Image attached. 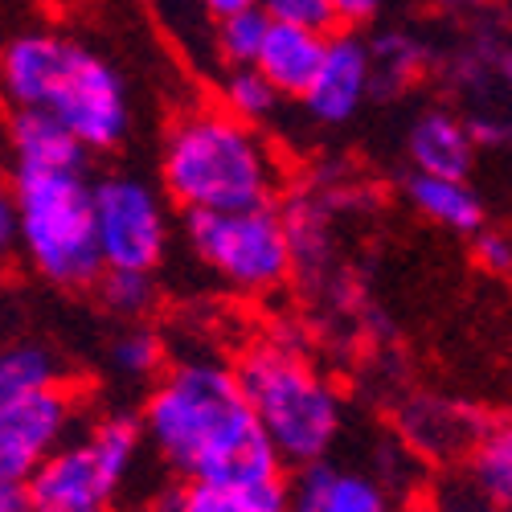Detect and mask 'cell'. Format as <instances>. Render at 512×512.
Here are the masks:
<instances>
[{
	"label": "cell",
	"mask_w": 512,
	"mask_h": 512,
	"mask_svg": "<svg viewBox=\"0 0 512 512\" xmlns=\"http://www.w3.org/2000/svg\"><path fill=\"white\" fill-rule=\"evenodd\" d=\"M406 197L422 218H431L435 226H443L451 234L472 238L484 226V205H480L476 189L467 185V177H439V173H418L414 168L406 181Z\"/></svg>",
	"instance_id": "e0dca14e"
},
{
	"label": "cell",
	"mask_w": 512,
	"mask_h": 512,
	"mask_svg": "<svg viewBox=\"0 0 512 512\" xmlns=\"http://www.w3.org/2000/svg\"><path fill=\"white\" fill-rule=\"evenodd\" d=\"M324 37L328 33H312V29H300V25L271 21L267 33H263V46H259L254 66L271 78V87L283 99H300L308 91L320 58H324Z\"/></svg>",
	"instance_id": "9a60e30c"
},
{
	"label": "cell",
	"mask_w": 512,
	"mask_h": 512,
	"mask_svg": "<svg viewBox=\"0 0 512 512\" xmlns=\"http://www.w3.org/2000/svg\"><path fill=\"white\" fill-rule=\"evenodd\" d=\"M369 95H373L369 46H365V37L340 25L324 37V58L308 82V91L300 95V103L316 123L340 127L365 107Z\"/></svg>",
	"instance_id": "8fae6325"
},
{
	"label": "cell",
	"mask_w": 512,
	"mask_h": 512,
	"mask_svg": "<svg viewBox=\"0 0 512 512\" xmlns=\"http://www.w3.org/2000/svg\"><path fill=\"white\" fill-rule=\"evenodd\" d=\"M291 472L295 480H287V488H291V504L300 512H386L390 508L386 484L377 476L340 467L328 455L291 467Z\"/></svg>",
	"instance_id": "7c38bea8"
},
{
	"label": "cell",
	"mask_w": 512,
	"mask_h": 512,
	"mask_svg": "<svg viewBox=\"0 0 512 512\" xmlns=\"http://www.w3.org/2000/svg\"><path fill=\"white\" fill-rule=\"evenodd\" d=\"M160 185L185 213L263 205L279 193V160L254 123L226 107H201L168 127Z\"/></svg>",
	"instance_id": "3957f363"
},
{
	"label": "cell",
	"mask_w": 512,
	"mask_h": 512,
	"mask_svg": "<svg viewBox=\"0 0 512 512\" xmlns=\"http://www.w3.org/2000/svg\"><path fill=\"white\" fill-rule=\"evenodd\" d=\"M250 5H259V0H201V9L218 21V17H226V13H238V9H250Z\"/></svg>",
	"instance_id": "f546056e"
},
{
	"label": "cell",
	"mask_w": 512,
	"mask_h": 512,
	"mask_svg": "<svg viewBox=\"0 0 512 512\" xmlns=\"http://www.w3.org/2000/svg\"><path fill=\"white\" fill-rule=\"evenodd\" d=\"M218 91H222V107H226L230 115L254 123V127H259L263 119H271L275 107H279V99H283V95L271 87V78H267L259 66H254V62H246V66H226Z\"/></svg>",
	"instance_id": "ffe728a7"
},
{
	"label": "cell",
	"mask_w": 512,
	"mask_h": 512,
	"mask_svg": "<svg viewBox=\"0 0 512 512\" xmlns=\"http://www.w3.org/2000/svg\"><path fill=\"white\" fill-rule=\"evenodd\" d=\"M406 156L418 173L439 177H467L476 164V136L451 107L422 111L406 132Z\"/></svg>",
	"instance_id": "4fadbf2b"
},
{
	"label": "cell",
	"mask_w": 512,
	"mask_h": 512,
	"mask_svg": "<svg viewBox=\"0 0 512 512\" xmlns=\"http://www.w3.org/2000/svg\"><path fill=\"white\" fill-rule=\"evenodd\" d=\"M467 476L476 500L492 508H512V422H492L467 451Z\"/></svg>",
	"instance_id": "d6986e66"
},
{
	"label": "cell",
	"mask_w": 512,
	"mask_h": 512,
	"mask_svg": "<svg viewBox=\"0 0 512 512\" xmlns=\"http://www.w3.org/2000/svg\"><path fill=\"white\" fill-rule=\"evenodd\" d=\"M455 115L467 123L476 144L512 140V46L500 37H472L455 54L451 70Z\"/></svg>",
	"instance_id": "9c48e42d"
},
{
	"label": "cell",
	"mask_w": 512,
	"mask_h": 512,
	"mask_svg": "<svg viewBox=\"0 0 512 512\" xmlns=\"http://www.w3.org/2000/svg\"><path fill=\"white\" fill-rule=\"evenodd\" d=\"M259 9L279 25H300V29H312V33L340 29L332 9H328V0H259Z\"/></svg>",
	"instance_id": "d4e9b609"
},
{
	"label": "cell",
	"mask_w": 512,
	"mask_h": 512,
	"mask_svg": "<svg viewBox=\"0 0 512 512\" xmlns=\"http://www.w3.org/2000/svg\"><path fill=\"white\" fill-rule=\"evenodd\" d=\"M238 386L275 455L291 467L328 455L340 439V398L328 377L283 345H259L238 361Z\"/></svg>",
	"instance_id": "5b68a950"
},
{
	"label": "cell",
	"mask_w": 512,
	"mask_h": 512,
	"mask_svg": "<svg viewBox=\"0 0 512 512\" xmlns=\"http://www.w3.org/2000/svg\"><path fill=\"white\" fill-rule=\"evenodd\" d=\"M365 46H369V70H373V95L377 99L402 95L426 70V62H431V50L422 46V37H414L406 29H386V33L369 37Z\"/></svg>",
	"instance_id": "ac0fdd59"
},
{
	"label": "cell",
	"mask_w": 512,
	"mask_h": 512,
	"mask_svg": "<svg viewBox=\"0 0 512 512\" xmlns=\"http://www.w3.org/2000/svg\"><path fill=\"white\" fill-rule=\"evenodd\" d=\"M0 512H29V492L21 480L0 476Z\"/></svg>",
	"instance_id": "f1b7e54d"
},
{
	"label": "cell",
	"mask_w": 512,
	"mask_h": 512,
	"mask_svg": "<svg viewBox=\"0 0 512 512\" xmlns=\"http://www.w3.org/2000/svg\"><path fill=\"white\" fill-rule=\"evenodd\" d=\"M58 381V361L41 345H9L0 349V406H9L41 386Z\"/></svg>",
	"instance_id": "44dd1931"
},
{
	"label": "cell",
	"mask_w": 512,
	"mask_h": 512,
	"mask_svg": "<svg viewBox=\"0 0 512 512\" xmlns=\"http://www.w3.org/2000/svg\"><path fill=\"white\" fill-rule=\"evenodd\" d=\"M267 25H271V17L259 5L226 13V17H218V29H213V50H218V58L226 66H246V62L259 58Z\"/></svg>",
	"instance_id": "603a6c76"
},
{
	"label": "cell",
	"mask_w": 512,
	"mask_h": 512,
	"mask_svg": "<svg viewBox=\"0 0 512 512\" xmlns=\"http://www.w3.org/2000/svg\"><path fill=\"white\" fill-rule=\"evenodd\" d=\"M17 250V201H13V185L0 181V259H9Z\"/></svg>",
	"instance_id": "4316f807"
},
{
	"label": "cell",
	"mask_w": 512,
	"mask_h": 512,
	"mask_svg": "<svg viewBox=\"0 0 512 512\" xmlns=\"http://www.w3.org/2000/svg\"><path fill=\"white\" fill-rule=\"evenodd\" d=\"M140 422L152 451L181 480L238 488L250 512H283L291 504L287 463L254 422L230 365L181 361L164 369Z\"/></svg>",
	"instance_id": "6da1fadb"
},
{
	"label": "cell",
	"mask_w": 512,
	"mask_h": 512,
	"mask_svg": "<svg viewBox=\"0 0 512 512\" xmlns=\"http://www.w3.org/2000/svg\"><path fill=\"white\" fill-rule=\"evenodd\" d=\"M74 418L78 398L62 381L0 406V476L25 484L46 463V455H54L70 439Z\"/></svg>",
	"instance_id": "30bf717a"
},
{
	"label": "cell",
	"mask_w": 512,
	"mask_h": 512,
	"mask_svg": "<svg viewBox=\"0 0 512 512\" xmlns=\"http://www.w3.org/2000/svg\"><path fill=\"white\" fill-rule=\"evenodd\" d=\"M164 365V345H160V336L144 324L136 328H123L115 340H111V369L127 381H148L156 377Z\"/></svg>",
	"instance_id": "cb8c5ba5"
},
{
	"label": "cell",
	"mask_w": 512,
	"mask_h": 512,
	"mask_svg": "<svg viewBox=\"0 0 512 512\" xmlns=\"http://www.w3.org/2000/svg\"><path fill=\"white\" fill-rule=\"evenodd\" d=\"M484 431V422L476 410H463L455 402H435L418 398L414 406L402 410V435L418 455H435L443 463L467 459V451L476 447Z\"/></svg>",
	"instance_id": "5bb4252c"
},
{
	"label": "cell",
	"mask_w": 512,
	"mask_h": 512,
	"mask_svg": "<svg viewBox=\"0 0 512 512\" xmlns=\"http://www.w3.org/2000/svg\"><path fill=\"white\" fill-rule=\"evenodd\" d=\"M99 304L119 320H140L156 304V279L140 267H103L99 279Z\"/></svg>",
	"instance_id": "7402d4cb"
},
{
	"label": "cell",
	"mask_w": 512,
	"mask_h": 512,
	"mask_svg": "<svg viewBox=\"0 0 512 512\" xmlns=\"http://www.w3.org/2000/svg\"><path fill=\"white\" fill-rule=\"evenodd\" d=\"M328 9H332V17H336V25L357 29V25H365V21L377 17L381 0H328Z\"/></svg>",
	"instance_id": "83f0119b"
},
{
	"label": "cell",
	"mask_w": 512,
	"mask_h": 512,
	"mask_svg": "<svg viewBox=\"0 0 512 512\" xmlns=\"http://www.w3.org/2000/svg\"><path fill=\"white\" fill-rule=\"evenodd\" d=\"M9 152H13V168H87L91 160V152L54 115L37 107H13Z\"/></svg>",
	"instance_id": "2e32d148"
},
{
	"label": "cell",
	"mask_w": 512,
	"mask_h": 512,
	"mask_svg": "<svg viewBox=\"0 0 512 512\" xmlns=\"http://www.w3.org/2000/svg\"><path fill=\"white\" fill-rule=\"evenodd\" d=\"M144 447L136 414H103L82 439H66L25 480L29 508L37 512H103L123 492Z\"/></svg>",
	"instance_id": "8992f818"
},
{
	"label": "cell",
	"mask_w": 512,
	"mask_h": 512,
	"mask_svg": "<svg viewBox=\"0 0 512 512\" xmlns=\"http://www.w3.org/2000/svg\"><path fill=\"white\" fill-rule=\"evenodd\" d=\"M95 238L103 267L156 271L168 250L164 197L140 177L95 181Z\"/></svg>",
	"instance_id": "ba28073f"
},
{
	"label": "cell",
	"mask_w": 512,
	"mask_h": 512,
	"mask_svg": "<svg viewBox=\"0 0 512 512\" xmlns=\"http://www.w3.org/2000/svg\"><path fill=\"white\" fill-rule=\"evenodd\" d=\"M17 250L54 287H95L103 254L95 238V181L87 168H13Z\"/></svg>",
	"instance_id": "277c9868"
},
{
	"label": "cell",
	"mask_w": 512,
	"mask_h": 512,
	"mask_svg": "<svg viewBox=\"0 0 512 512\" xmlns=\"http://www.w3.org/2000/svg\"><path fill=\"white\" fill-rule=\"evenodd\" d=\"M447 5H467V0H447Z\"/></svg>",
	"instance_id": "4dcf8cb0"
},
{
	"label": "cell",
	"mask_w": 512,
	"mask_h": 512,
	"mask_svg": "<svg viewBox=\"0 0 512 512\" xmlns=\"http://www.w3.org/2000/svg\"><path fill=\"white\" fill-rule=\"evenodd\" d=\"M185 238L197 259L238 295H267L283 287L295 267L287 222L275 201L185 213Z\"/></svg>",
	"instance_id": "52a82bcc"
},
{
	"label": "cell",
	"mask_w": 512,
	"mask_h": 512,
	"mask_svg": "<svg viewBox=\"0 0 512 512\" xmlns=\"http://www.w3.org/2000/svg\"><path fill=\"white\" fill-rule=\"evenodd\" d=\"M0 95L9 107L54 115L87 152L119 148L132 127L123 74L103 54L62 33L13 37L0 54Z\"/></svg>",
	"instance_id": "7a4b0ae2"
},
{
	"label": "cell",
	"mask_w": 512,
	"mask_h": 512,
	"mask_svg": "<svg viewBox=\"0 0 512 512\" xmlns=\"http://www.w3.org/2000/svg\"><path fill=\"white\" fill-rule=\"evenodd\" d=\"M472 238H476V263L484 271H492V275H508L512 271V238H504L496 230H484V226Z\"/></svg>",
	"instance_id": "484cf974"
}]
</instances>
